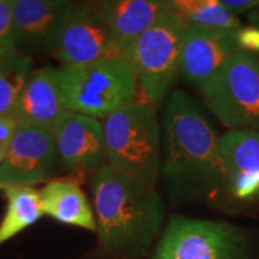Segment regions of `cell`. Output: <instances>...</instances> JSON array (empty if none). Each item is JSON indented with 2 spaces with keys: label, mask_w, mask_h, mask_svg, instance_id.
Here are the masks:
<instances>
[{
  "label": "cell",
  "mask_w": 259,
  "mask_h": 259,
  "mask_svg": "<svg viewBox=\"0 0 259 259\" xmlns=\"http://www.w3.org/2000/svg\"><path fill=\"white\" fill-rule=\"evenodd\" d=\"M121 53L138 36L170 14V0H102L95 2Z\"/></svg>",
  "instance_id": "15"
},
{
  "label": "cell",
  "mask_w": 259,
  "mask_h": 259,
  "mask_svg": "<svg viewBox=\"0 0 259 259\" xmlns=\"http://www.w3.org/2000/svg\"><path fill=\"white\" fill-rule=\"evenodd\" d=\"M238 42L240 50L250 52V53H259V29L255 27H242L238 30Z\"/></svg>",
  "instance_id": "21"
},
{
  "label": "cell",
  "mask_w": 259,
  "mask_h": 259,
  "mask_svg": "<svg viewBox=\"0 0 259 259\" xmlns=\"http://www.w3.org/2000/svg\"><path fill=\"white\" fill-rule=\"evenodd\" d=\"M61 65L87 64L121 54L95 3L76 5L53 50Z\"/></svg>",
  "instance_id": "9"
},
{
  "label": "cell",
  "mask_w": 259,
  "mask_h": 259,
  "mask_svg": "<svg viewBox=\"0 0 259 259\" xmlns=\"http://www.w3.org/2000/svg\"><path fill=\"white\" fill-rule=\"evenodd\" d=\"M18 51L54 50L60 31L76 8L67 0H11Z\"/></svg>",
  "instance_id": "13"
},
{
  "label": "cell",
  "mask_w": 259,
  "mask_h": 259,
  "mask_svg": "<svg viewBox=\"0 0 259 259\" xmlns=\"http://www.w3.org/2000/svg\"><path fill=\"white\" fill-rule=\"evenodd\" d=\"M51 134L61 166L71 173H95L107 164L102 120L66 111Z\"/></svg>",
  "instance_id": "10"
},
{
  "label": "cell",
  "mask_w": 259,
  "mask_h": 259,
  "mask_svg": "<svg viewBox=\"0 0 259 259\" xmlns=\"http://www.w3.org/2000/svg\"><path fill=\"white\" fill-rule=\"evenodd\" d=\"M225 193L239 203L259 200V130H232L220 136Z\"/></svg>",
  "instance_id": "12"
},
{
  "label": "cell",
  "mask_w": 259,
  "mask_h": 259,
  "mask_svg": "<svg viewBox=\"0 0 259 259\" xmlns=\"http://www.w3.org/2000/svg\"><path fill=\"white\" fill-rule=\"evenodd\" d=\"M92 192L103 253L112 259L147 253L163 222V203L156 189L107 163L94 173Z\"/></svg>",
  "instance_id": "2"
},
{
  "label": "cell",
  "mask_w": 259,
  "mask_h": 259,
  "mask_svg": "<svg viewBox=\"0 0 259 259\" xmlns=\"http://www.w3.org/2000/svg\"><path fill=\"white\" fill-rule=\"evenodd\" d=\"M16 44L11 0H0V63L18 56Z\"/></svg>",
  "instance_id": "20"
},
{
  "label": "cell",
  "mask_w": 259,
  "mask_h": 259,
  "mask_svg": "<svg viewBox=\"0 0 259 259\" xmlns=\"http://www.w3.org/2000/svg\"><path fill=\"white\" fill-rule=\"evenodd\" d=\"M156 107L137 99L102 120L107 163L156 187L161 177L162 137Z\"/></svg>",
  "instance_id": "3"
},
{
  "label": "cell",
  "mask_w": 259,
  "mask_h": 259,
  "mask_svg": "<svg viewBox=\"0 0 259 259\" xmlns=\"http://www.w3.org/2000/svg\"><path fill=\"white\" fill-rule=\"evenodd\" d=\"M4 192L6 210L0 222V246L45 216L40 190L34 186H14L5 189Z\"/></svg>",
  "instance_id": "17"
},
{
  "label": "cell",
  "mask_w": 259,
  "mask_h": 259,
  "mask_svg": "<svg viewBox=\"0 0 259 259\" xmlns=\"http://www.w3.org/2000/svg\"><path fill=\"white\" fill-rule=\"evenodd\" d=\"M61 99L66 111L103 120L136 101V74L121 54L87 64L57 67Z\"/></svg>",
  "instance_id": "4"
},
{
  "label": "cell",
  "mask_w": 259,
  "mask_h": 259,
  "mask_svg": "<svg viewBox=\"0 0 259 259\" xmlns=\"http://www.w3.org/2000/svg\"><path fill=\"white\" fill-rule=\"evenodd\" d=\"M204 105L232 130H259V54L239 51L200 87Z\"/></svg>",
  "instance_id": "6"
},
{
  "label": "cell",
  "mask_w": 259,
  "mask_h": 259,
  "mask_svg": "<svg viewBox=\"0 0 259 259\" xmlns=\"http://www.w3.org/2000/svg\"><path fill=\"white\" fill-rule=\"evenodd\" d=\"M56 144L50 130L18 126L0 164L2 190L50 183L58 169Z\"/></svg>",
  "instance_id": "8"
},
{
  "label": "cell",
  "mask_w": 259,
  "mask_h": 259,
  "mask_svg": "<svg viewBox=\"0 0 259 259\" xmlns=\"http://www.w3.org/2000/svg\"><path fill=\"white\" fill-rule=\"evenodd\" d=\"M6 153H8V148L3 147V145H0V164H2L3 161L5 160Z\"/></svg>",
  "instance_id": "25"
},
{
  "label": "cell",
  "mask_w": 259,
  "mask_h": 259,
  "mask_svg": "<svg viewBox=\"0 0 259 259\" xmlns=\"http://www.w3.org/2000/svg\"><path fill=\"white\" fill-rule=\"evenodd\" d=\"M32 59L18 54L0 63V115L10 114L32 72Z\"/></svg>",
  "instance_id": "19"
},
{
  "label": "cell",
  "mask_w": 259,
  "mask_h": 259,
  "mask_svg": "<svg viewBox=\"0 0 259 259\" xmlns=\"http://www.w3.org/2000/svg\"><path fill=\"white\" fill-rule=\"evenodd\" d=\"M248 22H250L252 27H255L259 29V8H257L253 11L250 12L247 16Z\"/></svg>",
  "instance_id": "24"
},
{
  "label": "cell",
  "mask_w": 259,
  "mask_h": 259,
  "mask_svg": "<svg viewBox=\"0 0 259 259\" xmlns=\"http://www.w3.org/2000/svg\"><path fill=\"white\" fill-rule=\"evenodd\" d=\"M221 3L234 16L250 14L259 8V0H221Z\"/></svg>",
  "instance_id": "23"
},
{
  "label": "cell",
  "mask_w": 259,
  "mask_h": 259,
  "mask_svg": "<svg viewBox=\"0 0 259 259\" xmlns=\"http://www.w3.org/2000/svg\"><path fill=\"white\" fill-rule=\"evenodd\" d=\"M186 25L167 15L122 51L137 78L143 99L158 108L180 77V58Z\"/></svg>",
  "instance_id": "5"
},
{
  "label": "cell",
  "mask_w": 259,
  "mask_h": 259,
  "mask_svg": "<svg viewBox=\"0 0 259 259\" xmlns=\"http://www.w3.org/2000/svg\"><path fill=\"white\" fill-rule=\"evenodd\" d=\"M247 236L226 222L173 218L153 259H247Z\"/></svg>",
  "instance_id": "7"
},
{
  "label": "cell",
  "mask_w": 259,
  "mask_h": 259,
  "mask_svg": "<svg viewBox=\"0 0 259 259\" xmlns=\"http://www.w3.org/2000/svg\"><path fill=\"white\" fill-rule=\"evenodd\" d=\"M44 215L67 226L96 232V218L82 187L74 180H51L40 190Z\"/></svg>",
  "instance_id": "16"
},
{
  "label": "cell",
  "mask_w": 259,
  "mask_h": 259,
  "mask_svg": "<svg viewBox=\"0 0 259 259\" xmlns=\"http://www.w3.org/2000/svg\"><path fill=\"white\" fill-rule=\"evenodd\" d=\"M0 190H2V187H0Z\"/></svg>",
  "instance_id": "26"
},
{
  "label": "cell",
  "mask_w": 259,
  "mask_h": 259,
  "mask_svg": "<svg viewBox=\"0 0 259 259\" xmlns=\"http://www.w3.org/2000/svg\"><path fill=\"white\" fill-rule=\"evenodd\" d=\"M161 176L184 194L225 193L220 136L200 103L176 90L168 96L161 124Z\"/></svg>",
  "instance_id": "1"
},
{
  "label": "cell",
  "mask_w": 259,
  "mask_h": 259,
  "mask_svg": "<svg viewBox=\"0 0 259 259\" xmlns=\"http://www.w3.org/2000/svg\"><path fill=\"white\" fill-rule=\"evenodd\" d=\"M239 51L238 30L186 27L181 46L180 77L200 88Z\"/></svg>",
  "instance_id": "11"
},
{
  "label": "cell",
  "mask_w": 259,
  "mask_h": 259,
  "mask_svg": "<svg viewBox=\"0 0 259 259\" xmlns=\"http://www.w3.org/2000/svg\"><path fill=\"white\" fill-rule=\"evenodd\" d=\"M66 112L61 99L57 67L32 70L11 114L18 126L52 130Z\"/></svg>",
  "instance_id": "14"
},
{
  "label": "cell",
  "mask_w": 259,
  "mask_h": 259,
  "mask_svg": "<svg viewBox=\"0 0 259 259\" xmlns=\"http://www.w3.org/2000/svg\"><path fill=\"white\" fill-rule=\"evenodd\" d=\"M170 12L186 27L226 30L242 28L239 18L222 5L221 0H170Z\"/></svg>",
  "instance_id": "18"
},
{
  "label": "cell",
  "mask_w": 259,
  "mask_h": 259,
  "mask_svg": "<svg viewBox=\"0 0 259 259\" xmlns=\"http://www.w3.org/2000/svg\"><path fill=\"white\" fill-rule=\"evenodd\" d=\"M18 130V122L11 114L0 115V145L8 148Z\"/></svg>",
  "instance_id": "22"
}]
</instances>
